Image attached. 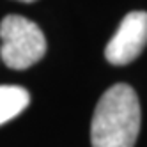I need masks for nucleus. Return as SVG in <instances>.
<instances>
[{"mask_svg":"<svg viewBox=\"0 0 147 147\" xmlns=\"http://www.w3.org/2000/svg\"><path fill=\"white\" fill-rule=\"evenodd\" d=\"M140 131V103L126 83H115L101 96L90 121L92 147H135Z\"/></svg>","mask_w":147,"mask_h":147,"instance_id":"nucleus-1","label":"nucleus"},{"mask_svg":"<svg viewBox=\"0 0 147 147\" xmlns=\"http://www.w3.org/2000/svg\"><path fill=\"white\" fill-rule=\"evenodd\" d=\"M46 53V37L34 22L7 14L0 23V59L11 69H27Z\"/></svg>","mask_w":147,"mask_h":147,"instance_id":"nucleus-2","label":"nucleus"},{"mask_svg":"<svg viewBox=\"0 0 147 147\" xmlns=\"http://www.w3.org/2000/svg\"><path fill=\"white\" fill-rule=\"evenodd\" d=\"M147 46V13L131 11L124 16L117 32L105 48V57L113 66H126Z\"/></svg>","mask_w":147,"mask_h":147,"instance_id":"nucleus-3","label":"nucleus"},{"mask_svg":"<svg viewBox=\"0 0 147 147\" xmlns=\"http://www.w3.org/2000/svg\"><path fill=\"white\" fill-rule=\"evenodd\" d=\"M30 103V96L23 87L0 85V124L14 119Z\"/></svg>","mask_w":147,"mask_h":147,"instance_id":"nucleus-4","label":"nucleus"},{"mask_svg":"<svg viewBox=\"0 0 147 147\" xmlns=\"http://www.w3.org/2000/svg\"><path fill=\"white\" fill-rule=\"evenodd\" d=\"M18 2H27V4H30V2H36V0H18Z\"/></svg>","mask_w":147,"mask_h":147,"instance_id":"nucleus-5","label":"nucleus"}]
</instances>
